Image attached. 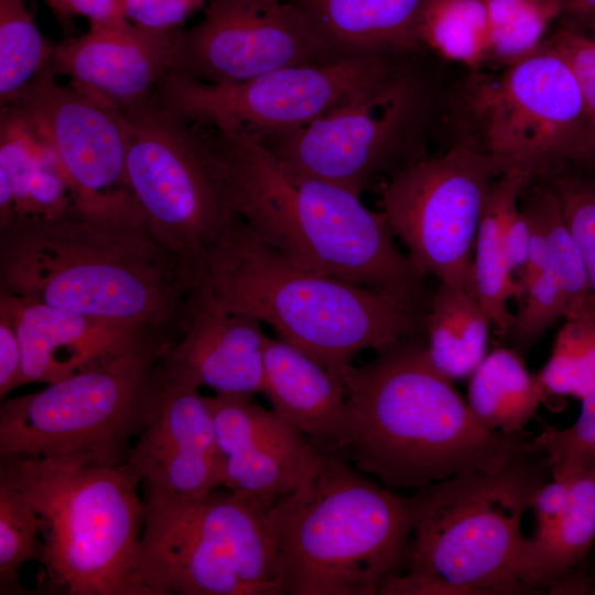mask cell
I'll return each mask as SVG.
<instances>
[{
  "label": "cell",
  "instance_id": "obj_1",
  "mask_svg": "<svg viewBox=\"0 0 595 595\" xmlns=\"http://www.w3.org/2000/svg\"><path fill=\"white\" fill-rule=\"evenodd\" d=\"M0 288L63 312L176 343L199 295L197 272L143 213L12 217L0 224Z\"/></svg>",
  "mask_w": 595,
  "mask_h": 595
},
{
  "label": "cell",
  "instance_id": "obj_2",
  "mask_svg": "<svg viewBox=\"0 0 595 595\" xmlns=\"http://www.w3.org/2000/svg\"><path fill=\"white\" fill-rule=\"evenodd\" d=\"M191 127L236 215L260 240L303 270L429 305L426 275L398 248L381 210L288 170L249 134Z\"/></svg>",
  "mask_w": 595,
  "mask_h": 595
},
{
  "label": "cell",
  "instance_id": "obj_3",
  "mask_svg": "<svg viewBox=\"0 0 595 595\" xmlns=\"http://www.w3.org/2000/svg\"><path fill=\"white\" fill-rule=\"evenodd\" d=\"M348 447L357 469L392 488L420 489L465 472H495L541 453L524 432L488 431L429 359L425 335L344 367Z\"/></svg>",
  "mask_w": 595,
  "mask_h": 595
},
{
  "label": "cell",
  "instance_id": "obj_4",
  "mask_svg": "<svg viewBox=\"0 0 595 595\" xmlns=\"http://www.w3.org/2000/svg\"><path fill=\"white\" fill-rule=\"evenodd\" d=\"M202 293L270 325L336 377L363 350L424 334L429 306L303 270L236 220L206 249Z\"/></svg>",
  "mask_w": 595,
  "mask_h": 595
},
{
  "label": "cell",
  "instance_id": "obj_5",
  "mask_svg": "<svg viewBox=\"0 0 595 595\" xmlns=\"http://www.w3.org/2000/svg\"><path fill=\"white\" fill-rule=\"evenodd\" d=\"M412 524L411 496L327 455L312 480L269 512L283 594H378L404 555Z\"/></svg>",
  "mask_w": 595,
  "mask_h": 595
},
{
  "label": "cell",
  "instance_id": "obj_6",
  "mask_svg": "<svg viewBox=\"0 0 595 595\" xmlns=\"http://www.w3.org/2000/svg\"><path fill=\"white\" fill-rule=\"evenodd\" d=\"M10 480L44 522L40 560L67 595H142L133 564L144 524L140 480L122 464L74 456L1 457Z\"/></svg>",
  "mask_w": 595,
  "mask_h": 595
},
{
  "label": "cell",
  "instance_id": "obj_7",
  "mask_svg": "<svg viewBox=\"0 0 595 595\" xmlns=\"http://www.w3.org/2000/svg\"><path fill=\"white\" fill-rule=\"evenodd\" d=\"M144 490L133 564L142 595H281L269 526L273 501L227 489L193 497Z\"/></svg>",
  "mask_w": 595,
  "mask_h": 595
},
{
  "label": "cell",
  "instance_id": "obj_8",
  "mask_svg": "<svg viewBox=\"0 0 595 595\" xmlns=\"http://www.w3.org/2000/svg\"><path fill=\"white\" fill-rule=\"evenodd\" d=\"M532 457L418 489L408 569L430 577L436 594L526 593L518 575L521 522L549 468Z\"/></svg>",
  "mask_w": 595,
  "mask_h": 595
},
{
  "label": "cell",
  "instance_id": "obj_9",
  "mask_svg": "<svg viewBox=\"0 0 595 595\" xmlns=\"http://www.w3.org/2000/svg\"><path fill=\"white\" fill-rule=\"evenodd\" d=\"M451 142L539 177L588 163L583 96L565 57L545 42L497 74L470 69L442 106Z\"/></svg>",
  "mask_w": 595,
  "mask_h": 595
},
{
  "label": "cell",
  "instance_id": "obj_10",
  "mask_svg": "<svg viewBox=\"0 0 595 595\" xmlns=\"http://www.w3.org/2000/svg\"><path fill=\"white\" fill-rule=\"evenodd\" d=\"M442 101L419 52L326 115L259 141L288 170L360 196L426 155Z\"/></svg>",
  "mask_w": 595,
  "mask_h": 595
},
{
  "label": "cell",
  "instance_id": "obj_11",
  "mask_svg": "<svg viewBox=\"0 0 595 595\" xmlns=\"http://www.w3.org/2000/svg\"><path fill=\"white\" fill-rule=\"evenodd\" d=\"M156 344L105 359L45 389L0 407V457L74 456L119 466L160 399L162 354Z\"/></svg>",
  "mask_w": 595,
  "mask_h": 595
},
{
  "label": "cell",
  "instance_id": "obj_12",
  "mask_svg": "<svg viewBox=\"0 0 595 595\" xmlns=\"http://www.w3.org/2000/svg\"><path fill=\"white\" fill-rule=\"evenodd\" d=\"M121 111L126 181L152 232L198 273L207 248L239 217L187 122L152 95Z\"/></svg>",
  "mask_w": 595,
  "mask_h": 595
},
{
  "label": "cell",
  "instance_id": "obj_13",
  "mask_svg": "<svg viewBox=\"0 0 595 595\" xmlns=\"http://www.w3.org/2000/svg\"><path fill=\"white\" fill-rule=\"evenodd\" d=\"M508 161L466 143L423 156L379 188L380 210L409 257L428 277L472 293L477 230L491 183Z\"/></svg>",
  "mask_w": 595,
  "mask_h": 595
},
{
  "label": "cell",
  "instance_id": "obj_14",
  "mask_svg": "<svg viewBox=\"0 0 595 595\" xmlns=\"http://www.w3.org/2000/svg\"><path fill=\"white\" fill-rule=\"evenodd\" d=\"M408 55H370L292 66L231 84H210L173 73L152 96L187 123L260 140L306 125L342 106Z\"/></svg>",
  "mask_w": 595,
  "mask_h": 595
},
{
  "label": "cell",
  "instance_id": "obj_15",
  "mask_svg": "<svg viewBox=\"0 0 595 595\" xmlns=\"http://www.w3.org/2000/svg\"><path fill=\"white\" fill-rule=\"evenodd\" d=\"M47 66L14 100L50 147L69 186L75 210L87 215L143 212L126 181L127 131L121 111Z\"/></svg>",
  "mask_w": 595,
  "mask_h": 595
},
{
  "label": "cell",
  "instance_id": "obj_16",
  "mask_svg": "<svg viewBox=\"0 0 595 595\" xmlns=\"http://www.w3.org/2000/svg\"><path fill=\"white\" fill-rule=\"evenodd\" d=\"M336 61L292 0H210L203 20L183 30L177 73L231 84L285 67Z\"/></svg>",
  "mask_w": 595,
  "mask_h": 595
},
{
  "label": "cell",
  "instance_id": "obj_17",
  "mask_svg": "<svg viewBox=\"0 0 595 595\" xmlns=\"http://www.w3.org/2000/svg\"><path fill=\"white\" fill-rule=\"evenodd\" d=\"M213 413L227 489L273 502L312 480L327 455L250 396L215 394Z\"/></svg>",
  "mask_w": 595,
  "mask_h": 595
},
{
  "label": "cell",
  "instance_id": "obj_18",
  "mask_svg": "<svg viewBox=\"0 0 595 595\" xmlns=\"http://www.w3.org/2000/svg\"><path fill=\"white\" fill-rule=\"evenodd\" d=\"M162 372L158 405L125 465L143 486L199 497L224 480L213 413L201 387Z\"/></svg>",
  "mask_w": 595,
  "mask_h": 595
},
{
  "label": "cell",
  "instance_id": "obj_19",
  "mask_svg": "<svg viewBox=\"0 0 595 595\" xmlns=\"http://www.w3.org/2000/svg\"><path fill=\"white\" fill-rule=\"evenodd\" d=\"M183 58V30H154L128 19L90 24L55 44L51 67L69 84L125 107L151 96Z\"/></svg>",
  "mask_w": 595,
  "mask_h": 595
},
{
  "label": "cell",
  "instance_id": "obj_20",
  "mask_svg": "<svg viewBox=\"0 0 595 595\" xmlns=\"http://www.w3.org/2000/svg\"><path fill=\"white\" fill-rule=\"evenodd\" d=\"M0 313L13 323L20 340L23 383H54L110 357L173 344L139 327L63 312L4 290Z\"/></svg>",
  "mask_w": 595,
  "mask_h": 595
},
{
  "label": "cell",
  "instance_id": "obj_21",
  "mask_svg": "<svg viewBox=\"0 0 595 595\" xmlns=\"http://www.w3.org/2000/svg\"><path fill=\"white\" fill-rule=\"evenodd\" d=\"M267 335L261 322L228 312L201 292L183 336L162 355L164 372L217 394L261 392Z\"/></svg>",
  "mask_w": 595,
  "mask_h": 595
},
{
  "label": "cell",
  "instance_id": "obj_22",
  "mask_svg": "<svg viewBox=\"0 0 595 595\" xmlns=\"http://www.w3.org/2000/svg\"><path fill=\"white\" fill-rule=\"evenodd\" d=\"M261 392L271 410L316 445L344 448L346 393L327 368L282 339L266 337Z\"/></svg>",
  "mask_w": 595,
  "mask_h": 595
},
{
  "label": "cell",
  "instance_id": "obj_23",
  "mask_svg": "<svg viewBox=\"0 0 595 595\" xmlns=\"http://www.w3.org/2000/svg\"><path fill=\"white\" fill-rule=\"evenodd\" d=\"M335 60L424 50L428 0H292Z\"/></svg>",
  "mask_w": 595,
  "mask_h": 595
},
{
  "label": "cell",
  "instance_id": "obj_24",
  "mask_svg": "<svg viewBox=\"0 0 595 595\" xmlns=\"http://www.w3.org/2000/svg\"><path fill=\"white\" fill-rule=\"evenodd\" d=\"M531 180L527 170L515 166L491 183L475 241L472 294L502 337H506L513 320L508 306L509 299L522 294V288L515 280L507 259L506 225Z\"/></svg>",
  "mask_w": 595,
  "mask_h": 595
},
{
  "label": "cell",
  "instance_id": "obj_25",
  "mask_svg": "<svg viewBox=\"0 0 595 595\" xmlns=\"http://www.w3.org/2000/svg\"><path fill=\"white\" fill-rule=\"evenodd\" d=\"M565 477L569 499L560 519L547 533L524 538L518 575L526 593L567 578L595 540V465Z\"/></svg>",
  "mask_w": 595,
  "mask_h": 595
},
{
  "label": "cell",
  "instance_id": "obj_26",
  "mask_svg": "<svg viewBox=\"0 0 595 595\" xmlns=\"http://www.w3.org/2000/svg\"><path fill=\"white\" fill-rule=\"evenodd\" d=\"M491 320L466 289L439 282L424 320L425 350L451 380L472 376L487 353Z\"/></svg>",
  "mask_w": 595,
  "mask_h": 595
},
{
  "label": "cell",
  "instance_id": "obj_27",
  "mask_svg": "<svg viewBox=\"0 0 595 595\" xmlns=\"http://www.w3.org/2000/svg\"><path fill=\"white\" fill-rule=\"evenodd\" d=\"M469 378L467 404L493 432L521 433L547 394L538 375L529 372L511 347L493 349Z\"/></svg>",
  "mask_w": 595,
  "mask_h": 595
},
{
  "label": "cell",
  "instance_id": "obj_28",
  "mask_svg": "<svg viewBox=\"0 0 595 595\" xmlns=\"http://www.w3.org/2000/svg\"><path fill=\"white\" fill-rule=\"evenodd\" d=\"M538 377L547 394L583 400L595 394V296L570 311Z\"/></svg>",
  "mask_w": 595,
  "mask_h": 595
},
{
  "label": "cell",
  "instance_id": "obj_29",
  "mask_svg": "<svg viewBox=\"0 0 595 595\" xmlns=\"http://www.w3.org/2000/svg\"><path fill=\"white\" fill-rule=\"evenodd\" d=\"M420 35L424 48L479 69L489 60L485 0H428Z\"/></svg>",
  "mask_w": 595,
  "mask_h": 595
},
{
  "label": "cell",
  "instance_id": "obj_30",
  "mask_svg": "<svg viewBox=\"0 0 595 595\" xmlns=\"http://www.w3.org/2000/svg\"><path fill=\"white\" fill-rule=\"evenodd\" d=\"M54 48L39 31L25 0H0L1 107L50 66Z\"/></svg>",
  "mask_w": 595,
  "mask_h": 595
},
{
  "label": "cell",
  "instance_id": "obj_31",
  "mask_svg": "<svg viewBox=\"0 0 595 595\" xmlns=\"http://www.w3.org/2000/svg\"><path fill=\"white\" fill-rule=\"evenodd\" d=\"M489 60L512 64L538 51L552 21L563 11L561 0H485Z\"/></svg>",
  "mask_w": 595,
  "mask_h": 595
},
{
  "label": "cell",
  "instance_id": "obj_32",
  "mask_svg": "<svg viewBox=\"0 0 595 595\" xmlns=\"http://www.w3.org/2000/svg\"><path fill=\"white\" fill-rule=\"evenodd\" d=\"M44 522L6 477L0 476V594H28L20 582L22 566L43 554Z\"/></svg>",
  "mask_w": 595,
  "mask_h": 595
},
{
  "label": "cell",
  "instance_id": "obj_33",
  "mask_svg": "<svg viewBox=\"0 0 595 595\" xmlns=\"http://www.w3.org/2000/svg\"><path fill=\"white\" fill-rule=\"evenodd\" d=\"M522 293L523 303L505 337L519 354L528 351L574 306L564 283L549 264L523 283Z\"/></svg>",
  "mask_w": 595,
  "mask_h": 595
},
{
  "label": "cell",
  "instance_id": "obj_34",
  "mask_svg": "<svg viewBox=\"0 0 595 595\" xmlns=\"http://www.w3.org/2000/svg\"><path fill=\"white\" fill-rule=\"evenodd\" d=\"M538 178L550 186L558 199L595 296V175L573 172L565 166Z\"/></svg>",
  "mask_w": 595,
  "mask_h": 595
},
{
  "label": "cell",
  "instance_id": "obj_35",
  "mask_svg": "<svg viewBox=\"0 0 595 595\" xmlns=\"http://www.w3.org/2000/svg\"><path fill=\"white\" fill-rule=\"evenodd\" d=\"M582 401L577 420L570 426L545 429L536 436L553 478L595 465V394Z\"/></svg>",
  "mask_w": 595,
  "mask_h": 595
},
{
  "label": "cell",
  "instance_id": "obj_36",
  "mask_svg": "<svg viewBox=\"0 0 595 595\" xmlns=\"http://www.w3.org/2000/svg\"><path fill=\"white\" fill-rule=\"evenodd\" d=\"M572 67L584 100L588 128V165L595 164V42L562 29L548 41Z\"/></svg>",
  "mask_w": 595,
  "mask_h": 595
},
{
  "label": "cell",
  "instance_id": "obj_37",
  "mask_svg": "<svg viewBox=\"0 0 595 595\" xmlns=\"http://www.w3.org/2000/svg\"><path fill=\"white\" fill-rule=\"evenodd\" d=\"M207 0H127V19L140 26L154 30L178 29Z\"/></svg>",
  "mask_w": 595,
  "mask_h": 595
},
{
  "label": "cell",
  "instance_id": "obj_38",
  "mask_svg": "<svg viewBox=\"0 0 595 595\" xmlns=\"http://www.w3.org/2000/svg\"><path fill=\"white\" fill-rule=\"evenodd\" d=\"M66 36L73 35L75 15H84L90 24L107 23L127 19L125 6L127 0H44Z\"/></svg>",
  "mask_w": 595,
  "mask_h": 595
},
{
  "label": "cell",
  "instance_id": "obj_39",
  "mask_svg": "<svg viewBox=\"0 0 595 595\" xmlns=\"http://www.w3.org/2000/svg\"><path fill=\"white\" fill-rule=\"evenodd\" d=\"M569 499V478H553L536 490L530 507L536 513L537 529L533 536L547 533L560 519Z\"/></svg>",
  "mask_w": 595,
  "mask_h": 595
},
{
  "label": "cell",
  "instance_id": "obj_40",
  "mask_svg": "<svg viewBox=\"0 0 595 595\" xmlns=\"http://www.w3.org/2000/svg\"><path fill=\"white\" fill-rule=\"evenodd\" d=\"M24 385L22 349L13 323L0 313V398Z\"/></svg>",
  "mask_w": 595,
  "mask_h": 595
},
{
  "label": "cell",
  "instance_id": "obj_41",
  "mask_svg": "<svg viewBox=\"0 0 595 595\" xmlns=\"http://www.w3.org/2000/svg\"><path fill=\"white\" fill-rule=\"evenodd\" d=\"M530 242V219L524 209L518 204L509 214L506 225L507 259L513 277L516 274H520L521 279L523 277Z\"/></svg>",
  "mask_w": 595,
  "mask_h": 595
},
{
  "label": "cell",
  "instance_id": "obj_42",
  "mask_svg": "<svg viewBox=\"0 0 595 595\" xmlns=\"http://www.w3.org/2000/svg\"><path fill=\"white\" fill-rule=\"evenodd\" d=\"M561 2L563 11L567 10L580 17L595 18V0H561Z\"/></svg>",
  "mask_w": 595,
  "mask_h": 595
},
{
  "label": "cell",
  "instance_id": "obj_43",
  "mask_svg": "<svg viewBox=\"0 0 595 595\" xmlns=\"http://www.w3.org/2000/svg\"><path fill=\"white\" fill-rule=\"evenodd\" d=\"M591 39L595 42V24H594V28H593V36Z\"/></svg>",
  "mask_w": 595,
  "mask_h": 595
}]
</instances>
